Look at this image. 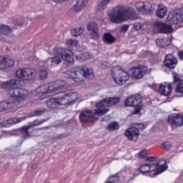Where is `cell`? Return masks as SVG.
<instances>
[{
	"mask_svg": "<svg viewBox=\"0 0 183 183\" xmlns=\"http://www.w3.org/2000/svg\"><path fill=\"white\" fill-rule=\"evenodd\" d=\"M110 21L114 23L135 19L138 15L134 10L128 6H118L112 9L109 14Z\"/></svg>",
	"mask_w": 183,
	"mask_h": 183,
	"instance_id": "obj_1",
	"label": "cell"
},
{
	"mask_svg": "<svg viewBox=\"0 0 183 183\" xmlns=\"http://www.w3.org/2000/svg\"><path fill=\"white\" fill-rule=\"evenodd\" d=\"M66 85V82L64 80H56L53 82L46 83L38 87L32 92V94L33 95H38L49 93L50 91L64 86Z\"/></svg>",
	"mask_w": 183,
	"mask_h": 183,
	"instance_id": "obj_2",
	"label": "cell"
},
{
	"mask_svg": "<svg viewBox=\"0 0 183 183\" xmlns=\"http://www.w3.org/2000/svg\"><path fill=\"white\" fill-rule=\"evenodd\" d=\"M78 95L76 93H71L66 94L62 97L58 98H53L50 99L47 102V105L50 108L57 106L58 105H67L73 103L77 100Z\"/></svg>",
	"mask_w": 183,
	"mask_h": 183,
	"instance_id": "obj_3",
	"label": "cell"
},
{
	"mask_svg": "<svg viewBox=\"0 0 183 183\" xmlns=\"http://www.w3.org/2000/svg\"><path fill=\"white\" fill-rule=\"evenodd\" d=\"M111 74L113 80L118 85L125 84L130 78V75L120 66H115L112 68Z\"/></svg>",
	"mask_w": 183,
	"mask_h": 183,
	"instance_id": "obj_4",
	"label": "cell"
},
{
	"mask_svg": "<svg viewBox=\"0 0 183 183\" xmlns=\"http://www.w3.org/2000/svg\"><path fill=\"white\" fill-rule=\"evenodd\" d=\"M37 74V70L35 68H19L17 70L16 76L22 80H30Z\"/></svg>",
	"mask_w": 183,
	"mask_h": 183,
	"instance_id": "obj_5",
	"label": "cell"
},
{
	"mask_svg": "<svg viewBox=\"0 0 183 183\" xmlns=\"http://www.w3.org/2000/svg\"><path fill=\"white\" fill-rule=\"evenodd\" d=\"M64 76L66 78L72 79L73 80L75 81L76 82H82L85 79L81 68L68 70L67 72L64 73Z\"/></svg>",
	"mask_w": 183,
	"mask_h": 183,
	"instance_id": "obj_6",
	"label": "cell"
},
{
	"mask_svg": "<svg viewBox=\"0 0 183 183\" xmlns=\"http://www.w3.org/2000/svg\"><path fill=\"white\" fill-rule=\"evenodd\" d=\"M183 21V8L173 10L169 14L167 21L172 24H176Z\"/></svg>",
	"mask_w": 183,
	"mask_h": 183,
	"instance_id": "obj_7",
	"label": "cell"
},
{
	"mask_svg": "<svg viewBox=\"0 0 183 183\" xmlns=\"http://www.w3.org/2000/svg\"><path fill=\"white\" fill-rule=\"evenodd\" d=\"M137 10L141 14H150L154 10V6L148 2H138L135 3Z\"/></svg>",
	"mask_w": 183,
	"mask_h": 183,
	"instance_id": "obj_8",
	"label": "cell"
},
{
	"mask_svg": "<svg viewBox=\"0 0 183 183\" xmlns=\"http://www.w3.org/2000/svg\"><path fill=\"white\" fill-rule=\"evenodd\" d=\"M147 67L146 66H139L131 68L129 70V75L132 76L133 78H141L146 73L147 71Z\"/></svg>",
	"mask_w": 183,
	"mask_h": 183,
	"instance_id": "obj_9",
	"label": "cell"
},
{
	"mask_svg": "<svg viewBox=\"0 0 183 183\" xmlns=\"http://www.w3.org/2000/svg\"><path fill=\"white\" fill-rule=\"evenodd\" d=\"M119 97H110L104 99L99 101L96 104V107L98 109H103L104 107H110L117 104L120 101Z\"/></svg>",
	"mask_w": 183,
	"mask_h": 183,
	"instance_id": "obj_10",
	"label": "cell"
},
{
	"mask_svg": "<svg viewBox=\"0 0 183 183\" xmlns=\"http://www.w3.org/2000/svg\"><path fill=\"white\" fill-rule=\"evenodd\" d=\"M9 94L12 98L19 99L24 98V97L29 95V92L23 89L16 88L11 89L9 91Z\"/></svg>",
	"mask_w": 183,
	"mask_h": 183,
	"instance_id": "obj_11",
	"label": "cell"
},
{
	"mask_svg": "<svg viewBox=\"0 0 183 183\" xmlns=\"http://www.w3.org/2000/svg\"><path fill=\"white\" fill-rule=\"evenodd\" d=\"M19 101L17 99H10L7 100H4L0 103V111H6L9 109H10L13 107L18 105Z\"/></svg>",
	"mask_w": 183,
	"mask_h": 183,
	"instance_id": "obj_12",
	"label": "cell"
},
{
	"mask_svg": "<svg viewBox=\"0 0 183 183\" xmlns=\"http://www.w3.org/2000/svg\"><path fill=\"white\" fill-rule=\"evenodd\" d=\"M58 52L60 54L61 58L68 63H72L74 62V54L69 49L64 48H59Z\"/></svg>",
	"mask_w": 183,
	"mask_h": 183,
	"instance_id": "obj_13",
	"label": "cell"
},
{
	"mask_svg": "<svg viewBox=\"0 0 183 183\" xmlns=\"http://www.w3.org/2000/svg\"><path fill=\"white\" fill-rule=\"evenodd\" d=\"M142 101V96L139 94L134 95L128 97L125 102L127 106H136L140 105Z\"/></svg>",
	"mask_w": 183,
	"mask_h": 183,
	"instance_id": "obj_14",
	"label": "cell"
},
{
	"mask_svg": "<svg viewBox=\"0 0 183 183\" xmlns=\"http://www.w3.org/2000/svg\"><path fill=\"white\" fill-rule=\"evenodd\" d=\"M139 133L140 132L138 128L132 127L129 128L126 131L125 135L129 140L136 141L139 138Z\"/></svg>",
	"mask_w": 183,
	"mask_h": 183,
	"instance_id": "obj_15",
	"label": "cell"
},
{
	"mask_svg": "<svg viewBox=\"0 0 183 183\" xmlns=\"http://www.w3.org/2000/svg\"><path fill=\"white\" fill-rule=\"evenodd\" d=\"M15 64V62L14 60L10 58L1 56L0 57V68L1 69H7V68H10L14 66Z\"/></svg>",
	"mask_w": 183,
	"mask_h": 183,
	"instance_id": "obj_16",
	"label": "cell"
},
{
	"mask_svg": "<svg viewBox=\"0 0 183 183\" xmlns=\"http://www.w3.org/2000/svg\"><path fill=\"white\" fill-rule=\"evenodd\" d=\"M168 122L173 125L180 126L183 124V117L178 114H173L169 115Z\"/></svg>",
	"mask_w": 183,
	"mask_h": 183,
	"instance_id": "obj_17",
	"label": "cell"
},
{
	"mask_svg": "<svg viewBox=\"0 0 183 183\" xmlns=\"http://www.w3.org/2000/svg\"><path fill=\"white\" fill-rule=\"evenodd\" d=\"M164 64L168 68L173 69L177 65V59L172 54H168L165 57Z\"/></svg>",
	"mask_w": 183,
	"mask_h": 183,
	"instance_id": "obj_18",
	"label": "cell"
},
{
	"mask_svg": "<svg viewBox=\"0 0 183 183\" xmlns=\"http://www.w3.org/2000/svg\"><path fill=\"white\" fill-rule=\"evenodd\" d=\"M25 83L22 81L17 80H11L6 81L2 84V87L4 88H16L18 86H23Z\"/></svg>",
	"mask_w": 183,
	"mask_h": 183,
	"instance_id": "obj_19",
	"label": "cell"
},
{
	"mask_svg": "<svg viewBox=\"0 0 183 183\" xmlns=\"http://www.w3.org/2000/svg\"><path fill=\"white\" fill-rule=\"evenodd\" d=\"M159 90L162 95L168 96L170 94L172 90L171 84L168 82L162 83L160 85Z\"/></svg>",
	"mask_w": 183,
	"mask_h": 183,
	"instance_id": "obj_20",
	"label": "cell"
},
{
	"mask_svg": "<svg viewBox=\"0 0 183 183\" xmlns=\"http://www.w3.org/2000/svg\"><path fill=\"white\" fill-rule=\"evenodd\" d=\"M87 28L91 35L95 38L98 37V27L97 24L94 22H90L87 25Z\"/></svg>",
	"mask_w": 183,
	"mask_h": 183,
	"instance_id": "obj_21",
	"label": "cell"
},
{
	"mask_svg": "<svg viewBox=\"0 0 183 183\" xmlns=\"http://www.w3.org/2000/svg\"><path fill=\"white\" fill-rule=\"evenodd\" d=\"M94 114L90 111H85L81 114L80 119L81 121L85 123L92 121L94 118Z\"/></svg>",
	"mask_w": 183,
	"mask_h": 183,
	"instance_id": "obj_22",
	"label": "cell"
},
{
	"mask_svg": "<svg viewBox=\"0 0 183 183\" xmlns=\"http://www.w3.org/2000/svg\"><path fill=\"white\" fill-rule=\"evenodd\" d=\"M157 169V164H144L141 166L139 168L140 172L142 173H151L153 171H156Z\"/></svg>",
	"mask_w": 183,
	"mask_h": 183,
	"instance_id": "obj_23",
	"label": "cell"
},
{
	"mask_svg": "<svg viewBox=\"0 0 183 183\" xmlns=\"http://www.w3.org/2000/svg\"><path fill=\"white\" fill-rule=\"evenodd\" d=\"M22 120V119L19 118H12V119H10L7 120L6 121L2 122L1 124V127H10L11 126L14 125L16 123H19Z\"/></svg>",
	"mask_w": 183,
	"mask_h": 183,
	"instance_id": "obj_24",
	"label": "cell"
},
{
	"mask_svg": "<svg viewBox=\"0 0 183 183\" xmlns=\"http://www.w3.org/2000/svg\"><path fill=\"white\" fill-rule=\"evenodd\" d=\"M156 27L160 32L170 33L171 32H173V29L171 27L163 23H157Z\"/></svg>",
	"mask_w": 183,
	"mask_h": 183,
	"instance_id": "obj_25",
	"label": "cell"
},
{
	"mask_svg": "<svg viewBox=\"0 0 183 183\" xmlns=\"http://www.w3.org/2000/svg\"><path fill=\"white\" fill-rule=\"evenodd\" d=\"M157 45L160 48H166L171 44V39L169 38H162L157 39Z\"/></svg>",
	"mask_w": 183,
	"mask_h": 183,
	"instance_id": "obj_26",
	"label": "cell"
},
{
	"mask_svg": "<svg viewBox=\"0 0 183 183\" xmlns=\"http://www.w3.org/2000/svg\"><path fill=\"white\" fill-rule=\"evenodd\" d=\"M83 75L85 78H90L94 76V72L93 69L89 66H83L82 68Z\"/></svg>",
	"mask_w": 183,
	"mask_h": 183,
	"instance_id": "obj_27",
	"label": "cell"
},
{
	"mask_svg": "<svg viewBox=\"0 0 183 183\" xmlns=\"http://www.w3.org/2000/svg\"><path fill=\"white\" fill-rule=\"evenodd\" d=\"M88 2V1H78L76 2V4H75L73 8L74 10L76 12H80L85 8Z\"/></svg>",
	"mask_w": 183,
	"mask_h": 183,
	"instance_id": "obj_28",
	"label": "cell"
},
{
	"mask_svg": "<svg viewBox=\"0 0 183 183\" xmlns=\"http://www.w3.org/2000/svg\"><path fill=\"white\" fill-rule=\"evenodd\" d=\"M168 168L167 163L165 160H160L159 163L157 164V169L156 170V174H160V173H163Z\"/></svg>",
	"mask_w": 183,
	"mask_h": 183,
	"instance_id": "obj_29",
	"label": "cell"
},
{
	"mask_svg": "<svg viewBox=\"0 0 183 183\" xmlns=\"http://www.w3.org/2000/svg\"><path fill=\"white\" fill-rule=\"evenodd\" d=\"M167 9L163 4H160L157 10L156 15L160 18H163L166 15Z\"/></svg>",
	"mask_w": 183,
	"mask_h": 183,
	"instance_id": "obj_30",
	"label": "cell"
},
{
	"mask_svg": "<svg viewBox=\"0 0 183 183\" xmlns=\"http://www.w3.org/2000/svg\"><path fill=\"white\" fill-rule=\"evenodd\" d=\"M103 40L107 44L113 43L115 41V38L109 33H106L103 37Z\"/></svg>",
	"mask_w": 183,
	"mask_h": 183,
	"instance_id": "obj_31",
	"label": "cell"
},
{
	"mask_svg": "<svg viewBox=\"0 0 183 183\" xmlns=\"http://www.w3.org/2000/svg\"><path fill=\"white\" fill-rule=\"evenodd\" d=\"M84 32V29L82 27H76L75 29H73L70 32L71 35L74 37H77L79 35H81Z\"/></svg>",
	"mask_w": 183,
	"mask_h": 183,
	"instance_id": "obj_32",
	"label": "cell"
},
{
	"mask_svg": "<svg viewBox=\"0 0 183 183\" xmlns=\"http://www.w3.org/2000/svg\"><path fill=\"white\" fill-rule=\"evenodd\" d=\"M11 32V29L10 27H8L4 25H1V28H0V32L1 35H8L10 34Z\"/></svg>",
	"mask_w": 183,
	"mask_h": 183,
	"instance_id": "obj_33",
	"label": "cell"
},
{
	"mask_svg": "<svg viewBox=\"0 0 183 183\" xmlns=\"http://www.w3.org/2000/svg\"><path fill=\"white\" fill-rule=\"evenodd\" d=\"M90 58V55L88 53H85L81 54L80 55H78L76 58L78 61H85V60H88Z\"/></svg>",
	"mask_w": 183,
	"mask_h": 183,
	"instance_id": "obj_34",
	"label": "cell"
},
{
	"mask_svg": "<svg viewBox=\"0 0 183 183\" xmlns=\"http://www.w3.org/2000/svg\"><path fill=\"white\" fill-rule=\"evenodd\" d=\"M119 127V123H118L117 122H114L110 123L107 127V129L110 131H113L118 130Z\"/></svg>",
	"mask_w": 183,
	"mask_h": 183,
	"instance_id": "obj_35",
	"label": "cell"
},
{
	"mask_svg": "<svg viewBox=\"0 0 183 183\" xmlns=\"http://www.w3.org/2000/svg\"><path fill=\"white\" fill-rule=\"evenodd\" d=\"M108 110L106 109H98L95 110V114L98 115H102L106 113H107Z\"/></svg>",
	"mask_w": 183,
	"mask_h": 183,
	"instance_id": "obj_36",
	"label": "cell"
},
{
	"mask_svg": "<svg viewBox=\"0 0 183 183\" xmlns=\"http://www.w3.org/2000/svg\"><path fill=\"white\" fill-rule=\"evenodd\" d=\"M39 76L41 79H45L48 76V72L46 70H41L39 72Z\"/></svg>",
	"mask_w": 183,
	"mask_h": 183,
	"instance_id": "obj_37",
	"label": "cell"
},
{
	"mask_svg": "<svg viewBox=\"0 0 183 183\" xmlns=\"http://www.w3.org/2000/svg\"><path fill=\"white\" fill-rule=\"evenodd\" d=\"M51 61L52 62H53L54 64H59L61 62V59L60 56H56L53 58H52Z\"/></svg>",
	"mask_w": 183,
	"mask_h": 183,
	"instance_id": "obj_38",
	"label": "cell"
},
{
	"mask_svg": "<svg viewBox=\"0 0 183 183\" xmlns=\"http://www.w3.org/2000/svg\"><path fill=\"white\" fill-rule=\"evenodd\" d=\"M67 44L68 45L72 46H76L78 44V41L75 40L69 39L67 41Z\"/></svg>",
	"mask_w": 183,
	"mask_h": 183,
	"instance_id": "obj_39",
	"label": "cell"
},
{
	"mask_svg": "<svg viewBox=\"0 0 183 183\" xmlns=\"http://www.w3.org/2000/svg\"><path fill=\"white\" fill-rule=\"evenodd\" d=\"M109 1H103L99 4L98 8L99 9H104L107 4L109 3Z\"/></svg>",
	"mask_w": 183,
	"mask_h": 183,
	"instance_id": "obj_40",
	"label": "cell"
},
{
	"mask_svg": "<svg viewBox=\"0 0 183 183\" xmlns=\"http://www.w3.org/2000/svg\"><path fill=\"white\" fill-rule=\"evenodd\" d=\"M147 155V151L146 150H143L140 152L139 153V156L141 158H144Z\"/></svg>",
	"mask_w": 183,
	"mask_h": 183,
	"instance_id": "obj_41",
	"label": "cell"
},
{
	"mask_svg": "<svg viewBox=\"0 0 183 183\" xmlns=\"http://www.w3.org/2000/svg\"><path fill=\"white\" fill-rule=\"evenodd\" d=\"M176 91L177 93H183V86L181 85H178L176 88Z\"/></svg>",
	"mask_w": 183,
	"mask_h": 183,
	"instance_id": "obj_42",
	"label": "cell"
},
{
	"mask_svg": "<svg viewBox=\"0 0 183 183\" xmlns=\"http://www.w3.org/2000/svg\"><path fill=\"white\" fill-rule=\"evenodd\" d=\"M141 27H142V25H141V24L140 23H136V24H134V29H135V30H137L141 29Z\"/></svg>",
	"mask_w": 183,
	"mask_h": 183,
	"instance_id": "obj_43",
	"label": "cell"
},
{
	"mask_svg": "<svg viewBox=\"0 0 183 183\" xmlns=\"http://www.w3.org/2000/svg\"><path fill=\"white\" fill-rule=\"evenodd\" d=\"M128 28V25H123V27H122L121 28V30L123 32L126 31L127 30Z\"/></svg>",
	"mask_w": 183,
	"mask_h": 183,
	"instance_id": "obj_44",
	"label": "cell"
},
{
	"mask_svg": "<svg viewBox=\"0 0 183 183\" xmlns=\"http://www.w3.org/2000/svg\"><path fill=\"white\" fill-rule=\"evenodd\" d=\"M147 160H149L150 162H152V161H154V160H156V159L154 157H148L147 159Z\"/></svg>",
	"mask_w": 183,
	"mask_h": 183,
	"instance_id": "obj_45",
	"label": "cell"
},
{
	"mask_svg": "<svg viewBox=\"0 0 183 183\" xmlns=\"http://www.w3.org/2000/svg\"><path fill=\"white\" fill-rule=\"evenodd\" d=\"M178 56H179V58H180L181 59L183 60V51L179 52V53H178Z\"/></svg>",
	"mask_w": 183,
	"mask_h": 183,
	"instance_id": "obj_46",
	"label": "cell"
},
{
	"mask_svg": "<svg viewBox=\"0 0 183 183\" xmlns=\"http://www.w3.org/2000/svg\"><path fill=\"white\" fill-rule=\"evenodd\" d=\"M55 3H62L64 2L65 1H58V0H56V1H53Z\"/></svg>",
	"mask_w": 183,
	"mask_h": 183,
	"instance_id": "obj_47",
	"label": "cell"
}]
</instances>
